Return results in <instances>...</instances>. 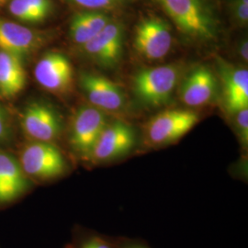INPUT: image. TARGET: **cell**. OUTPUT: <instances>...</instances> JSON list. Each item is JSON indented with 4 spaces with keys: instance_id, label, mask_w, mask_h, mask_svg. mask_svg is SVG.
<instances>
[{
    "instance_id": "cell-1",
    "label": "cell",
    "mask_w": 248,
    "mask_h": 248,
    "mask_svg": "<svg viewBox=\"0 0 248 248\" xmlns=\"http://www.w3.org/2000/svg\"><path fill=\"white\" fill-rule=\"evenodd\" d=\"M18 160L27 177L34 183L56 181L68 175L71 169L64 153L53 142H27Z\"/></svg>"
},
{
    "instance_id": "cell-2",
    "label": "cell",
    "mask_w": 248,
    "mask_h": 248,
    "mask_svg": "<svg viewBox=\"0 0 248 248\" xmlns=\"http://www.w3.org/2000/svg\"><path fill=\"white\" fill-rule=\"evenodd\" d=\"M185 35L210 41L216 35V22L206 0H157Z\"/></svg>"
},
{
    "instance_id": "cell-3",
    "label": "cell",
    "mask_w": 248,
    "mask_h": 248,
    "mask_svg": "<svg viewBox=\"0 0 248 248\" xmlns=\"http://www.w3.org/2000/svg\"><path fill=\"white\" fill-rule=\"evenodd\" d=\"M200 121L195 111L167 110L151 119L145 125L143 143L146 147L160 148L178 142Z\"/></svg>"
},
{
    "instance_id": "cell-4",
    "label": "cell",
    "mask_w": 248,
    "mask_h": 248,
    "mask_svg": "<svg viewBox=\"0 0 248 248\" xmlns=\"http://www.w3.org/2000/svg\"><path fill=\"white\" fill-rule=\"evenodd\" d=\"M108 123L105 111L94 106H82L72 119L67 142L72 154L89 163L94 146Z\"/></svg>"
},
{
    "instance_id": "cell-5",
    "label": "cell",
    "mask_w": 248,
    "mask_h": 248,
    "mask_svg": "<svg viewBox=\"0 0 248 248\" xmlns=\"http://www.w3.org/2000/svg\"><path fill=\"white\" fill-rule=\"evenodd\" d=\"M179 77L180 68L175 64L143 68L133 78V92L147 105L167 104L177 87Z\"/></svg>"
},
{
    "instance_id": "cell-6",
    "label": "cell",
    "mask_w": 248,
    "mask_h": 248,
    "mask_svg": "<svg viewBox=\"0 0 248 248\" xmlns=\"http://www.w3.org/2000/svg\"><path fill=\"white\" fill-rule=\"evenodd\" d=\"M138 143V135L132 125L120 120L108 123L94 146L89 163L98 166L124 159Z\"/></svg>"
},
{
    "instance_id": "cell-7",
    "label": "cell",
    "mask_w": 248,
    "mask_h": 248,
    "mask_svg": "<svg viewBox=\"0 0 248 248\" xmlns=\"http://www.w3.org/2000/svg\"><path fill=\"white\" fill-rule=\"evenodd\" d=\"M21 129L30 141L57 142L63 132L62 118L56 109L45 102H32L21 117Z\"/></svg>"
},
{
    "instance_id": "cell-8",
    "label": "cell",
    "mask_w": 248,
    "mask_h": 248,
    "mask_svg": "<svg viewBox=\"0 0 248 248\" xmlns=\"http://www.w3.org/2000/svg\"><path fill=\"white\" fill-rule=\"evenodd\" d=\"M173 43L167 22L157 18H146L136 28L134 48L148 60H159L167 56Z\"/></svg>"
},
{
    "instance_id": "cell-9",
    "label": "cell",
    "mask_w": 248,
    "mask_h": 248,
    "mask_svg": "<svg viewBox=\"0 0 248 248\" xmlns=\"http://www.w3.org/2000/svg\"><path fill=\"white\" fill-rule=\"evenodd\" d=\"M34 184L21 169L18 158L0 148V209L21 200Z\"/></svg>"
},
{
    "instance_id": "cell-10",
    "label": "cell",
    "mask_w": 248,
    "mask_h": 248,
    "mask_svg": "<svg viewBox=\"0 0 248 248\" xmlns=\"http://www.w3.org/2000/svg\"><path fill=\"white\" fill-rule=\"evenodd\" d=\"M34 77L44 89L55 93H64L71 89L73 66L64 54L51 52L36 63Z\"/></svg>"
},
{
    "instance_id": "cell-11",
    "label": "cell",
    "mask_w": 248,
    "mask_h": 248,
    "mask_svg": "<svg viewBox=\"0 0 248 248\" xmlns=\"http://www.w3.org/2000/svg\"><path fill=\"white\" fill-rule=\"evenodd\" d=\"M124 37L123 25L109 21L99 33L82 45V48L95 62L106 67H112L122 57Z\"/></svg>"
},
{
    "instance_id": "cell-12",
    "label": "cell",
    "mask_w": 248,
    "mask_h": 248,
    "mask_svg": "<svg viewBox=\"0 0 248 248\" xmlns=\"http://www.w3.org/2000/svg\"><path fill=\"white\" fill-rule=\"evenodd\" d=\"M80 86L92 106L103 111L120 110L125 105L123 89L102 76L84 73L80 76Z\"/></svg>"
},
{
    "instance_id": "cell-13",
    "label": "cell",
    "mask_w": 248,
    "mask_h": 248,
    "mask_svg": "<svg viewBox=\"0 0 248 248\" xmlns=\"http://www.w3.org/2000/svg\"><path fill=\"white\" fill-rule=\"evenodd\" d=\"M40 33L18 23L0 19V50L21 60L38 50L44 44Z\"/></svg>"
},
{
    "instance_id": "cell-14",
    "label": "cell",
    "mask_w": 248,
    "mask_h": 248,
    "mask_svg": "<svg viewBox=\"0 0 248 248\" xmlns=\"http://www.w3.org/2000/svg\"><path fill=\"white\" fill-rule=\"evenodd\" d=\"M224 92V103L227 111L234 114L248 108V71L235 67L223 61L219 62Z\"/></svg>"
},
{
    "instance_id": "cell-15",
    "label": "cell",
    "mask_w": 248,
    "mask_h": 248,
    "mask_svg": "<svg viewBox=\"0 0 248 248\" xmlns=\"http://www.w3.org/2000/svg\"><path fill=\"white\" fill-rule=\"evenodd\" d=\"M217 85L213 72L206 66H199L183 82L180 89L181 99L187 106L205 105L214 97Z\"/></svg>"
},
{
    "instance_id": "cell-16",
    "label": "cell",
    "mask_w": 248,
    "mask_h": 248,
    "mask_svg": "<svg viewBox=\"0 0 248 248\" xmlns=\"http://www.w3.org/2000/svg\"><path fill=\"white\" fill-rule=\"evenodd\" d=\"M27 75L22 60L0 50V96L12 98L26 86Z\"/></svg>"
},
{
    "instance_id": "cell-17",
    "label": "cell",
    "mask_w": 248,
    "mask_h": 248,
    "mask_svg": "<svg viewBox=\"0 0 248 248\" xmlns=\"http://www.w3.org/2000/svg\"><path fill=\"white\" fill-rule=\"evenodd\" d=\"M106 14L98 11H86L72 18L69 34L77 45H84L99 33L109 22Z\"/></svg>"
},
{
    "instance_id": "cell-18",
    "label": "cell",
    "mask_w": 248,
    "mask_h": 248,
    "mask_svg": "<svg viewBox=\"0 0 248 248\" xmlns=\"http://www.w3.org/2000/svg\"><path fill=\"white\" fill-rule=\"evenodd\" d=\"M10 13L22 22L39 23L47 18L53 9L51 0H10Z\"/></svg>"
},
{
    "instance_id": "cell-19",
    "label": "cell",
    "mask_w": 248,
    "mask_h": 248,
    "mask_svg": "<svg viewBox=\"0 0 248 248\" xmlns=\"http://www.w3.org/2000/svg\"><path fill=\"white\" fill-rule=\"evenodd\" d=\"M66 248H116L110 235L77 225Z\"/></svg>"
},
{
    "instance_id": "cell-20",
    "label": "cell",
    "mask_w": 248,
    "mask_h": 248,
    "mask_svg": "<svg viewBox=\"0 0 248 248\" xmlns=\"http://www.w3.org/2000/svg\"><path fill=\"white\" fill-rule=\"evenodd\" d=\"M235 131L241 146L244 150L248 149V108H245L234 113Z\"/></svg>"
},
{
    "instance_id": "cell-21",
    "label": "cell",
    "mask_w": 248,
    "mask_h": 248,
    "mask_svg": "<svg viewBox=\"0 0 248 248\" xmlns=\"http://www.w3.org/2000/svg\"><path fill=\"white\" fill-rule=\"evenodd\" d=\"M77 5L86 9H104L115 8L121 5L124 0H70Z\"/></svg>"
},
{
    "instance_id": "cell-22",
    "label": "cell",
    "mask_w": 248,
    "mask_h": 248,
    "mask_svg": "<svg viewBox=\"0 0 248 248\" xmlns=\"http://www.w3.org/2000/svg\"><path fill=\"white\" fill-rule=\"evenodd\" d=\"M232 12L233 18L241 25H247L248 21V0H232Z\"/></svg>"
},
{
    "instance_id": "cell-23",
    "label": "cell",
    "mask_w": 248,
    "mask_h": 248,
    "mask_svg": "<svg viewBox=\"0 0 248 248\" xmlns=\"http://www.w3.org/2000/svg\"><path fill=\"white\" fill-rule=\"evenodd\" d=\"M116 248H152L144 240L127 236H111Z\"/></svg>"
},
{
    "instance_id": "cell-24",
    "label": "cell",
    "mask_w": 248,
    "mask_h": 248,
    "mask_svg": "<svg viewBox=\"0 0 248 248\" xmlns=\"http://www.w3.org/2000/svg\"><path fill=\"white\" fill-rule=\"evenodd\" d=\"M12 139L13 133L8 117L0 108V145H8Z\"/></svg>"
},
{
    "instance_id": "cell-25",
    "label": "cell",
    "mask_w": 248,
    "mask_h": 248,
    "mask_svg": "<svg viewBox=\"0 0 248 248\" xmlns=\"http://www.w3.org/2000/svg\"><path fill=\"white\" fill-rule=\"evenodd\" d=\"M248 43L247 40H243L239 45V53L242 59L248 62Z\"/></svg>"
},
{
    "instance_id": "cell-26",
    "label": "cell",
    "mask_w": 248,
    "mask_h": 248,
    "mask_svg": "<svg viewBox=\"0 0 248 248\" xmlns=\"http://www.w3.org/2000/svg\"><path fill=\"white\" fill-rule=\"evenodd\" d=\"M10 0H0V7H2L3 5H5L6 3L9 2Z\"/></svg>"
}]
</instances>
